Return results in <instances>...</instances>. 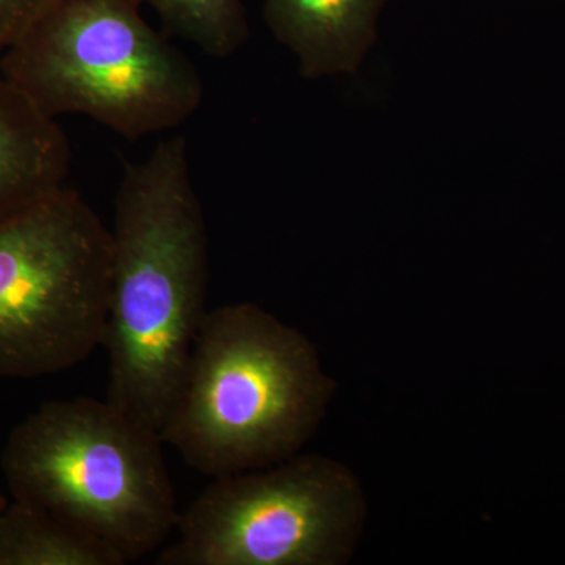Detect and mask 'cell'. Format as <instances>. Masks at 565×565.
<instances>
[{
	"label": "cell",
	"instance_id": "cell-1",
	"mask_svg": "<svg viewBox=\"0 0 565 565\" xmlns=\"http://www.w3.org/2000/svg\"><path fill=\"white\" fill-rule=\"evenodd\" d=\"M110 232L107 401L161 434L207 313L210 239L184 136L126 163Z\"/></svg>",
	"mask_w": 565,
	"mask_h": 565
},
{
	"label": "cell",
	"instance_id": "cell-2",
	"mask_svg": "<svg viewBox=\"0 0 565 565\" xmlns=\"http://www.w3.org/2000/svg\"><path fill=\"white\" fill-rule=\"evenodd\" d=\"M334 386L299 330L258 305H223L204 316L159 435L212 479L270 467L313 437Z\"/></svg>",
	"mask_w": 565,
	"mask_h": 565
},
{
	"label": "cell",
	"instance_id": "cell-3",
	"mask_svg": "<svg viewBox=\"0 0 565 565\" xmlns=\"http://www.w3.org/2000/svg\"><path fill=\"white\" fill-rule=\"evenodd\" d=\"M139 0H52L0 57V74L44 115L81 114L129 140L172 131L202 107L191 58Z\"/></svg>",
	"mask_w": 565,
	"mask_h": 565
},
{
	"label": "cell",
	"instance_id": "cell-4",
	"mask_svg": "<svg viewBox=\"0 0 565 565\" xmlns=\"http://www.w3.org/2000/svg\"><path fill=\"white\" fill-rule=\"evenodd\" d=\"M161 435L109 401H50L11 430L3 476L13 500L88 531L126 563L154 552L180 512Z\"/></svg>",
	"mask_w": 565,
	"mask_h": 565
},
{
	"label": "cell",
	"instance_id": "cell-5",
	"mask_svg": "<svg viewBox=\"0 0 565 565\" xmlns=\"http://www.w3.org/2000/svg\"><path fill=\"white\" fill-rule=\"evenodd\" d=\"M111 232L63 185L0 222V379L63 373L104 345Z\"/></svg>",
	"mask_w": 565,
	"mask_h": 565
},
{
	"label": "cell",
	"instance_id": "cell-6",
	"mask_svg": "<svg viewBox=\"0 0 565 565\" xmlns=\"http://www.w3.org/2000/svg\"><path fill=\"white\" fill-rule=\"evenodd\" d=\"M366 505L362 487L329 457L292 456L214 478L178 519L161 565H341Z\"/></svg>",
	"mask_w": 565,
	"mask_h": 565
},
{
	"label": "cell",
	"instance_id": "cell-7",
	"mask_svg": "<svg viewBox=\"0 0 565 565\" xmlns=\"http://www.w3.org/2000/svg\"><path fill=\"white\" fill-rule=\"evenodd\" d=\"M390 0H264L275 40L291 51L305 79L349 76L379 40Z\"/></svg>",
	"mask_w": 565,
	"mask_h": 565
},
{
	"label": "cell",
	"instance_id": "cell-8",
	"mask_svg": "<svg viewBox=\"0 0 565 565\" xmlns=\"http://www.w3.org/2000/svg\"><path fill=\"white\" fill-rule=\"evenodd\" d=\"M68 137L0 74V222L66 185Z\"/></svg>",
	"mask_w": 565,
	"mask_h": 565
},
{
	"label": "cell",
	"instance_id": "cell-9",
	"mask_svg": "<svg viewBox=\"0 0 565 565\" xmlns=\"http://www.w3.org/2000/svg\"><path fill=\"white\" fill-rule=\"evenodd\" d=\"M125 557L88 531L13 500L0 519V565H125Z\"/></svg>",
	"mask_w": 565,
	"mask_h": 565
},
{
	"label": "cell",
	"instance_id": "cell-10",
	"mask_svg": "<svg viewBox=\"0 0 565 565\" xmlns=\"http://www.w3.org/2000/svg\"><path fill=\"white\" fill-rule=\"evenodd\" d=\"M161 18L170 35L215 58L232 57L250 36L243 0H139Z\"/></svg>",
	"mask_w": 565,
	"mask_h": 565
},
{
	"label": "cell",
	"instance_id": "cell-11",
	"mask_svg": "<svg viewBox=\"0 0 565 565\" xmlns=\"http://www.w3.org/2000/svg\"><path fill=\"white\" fill-rule=\"evenodd\" d=\"M52 0H0V57Z\"/></svg>",
	"mask_w": 565,
	"mask_h": 565
},
{
	"label": "cell",
	"instance_id": "cell-12",
	"mask_svg": "<svg viewBox=\"0 0 565 565\" xmlns=\"http://www.w3.org/2000/svg\"><path fill=\"white\" fill-rule=\"evenodd\" d=\"M10 501L7 500L6 494L0 492V519H2L3 512H6L7 505H9Z\"/></svg>",
	"mask_w": 565,
	"mask_h": 565
}]
</instances>
